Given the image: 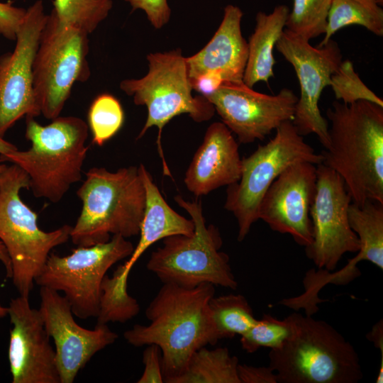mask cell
<instances>
[{"label":"cell","mask_w":383,"mask_h":383,"mask_svg":"<svg viewBox=\"0 0 383 383\" xmlns=\"http://www.w3.org/2000/svg\"><path fill=\"white\" fill-rule=\"evenodd\" d=\"M214 294L209 283L193 288L163 284L145 310L149 324H135L123 333L134 347L160 348L164 382L180 374L196 350L218 342L209 306Z\"/></svg>","instance_id":"1"},{"label":"cell","mask_w":383,"mask_h":383,"mask_svg":"<svg viewBox=\"0 0 383 383\" xmlns=\"http://www.w3.org/2000/svg\"><path fill=\"white\" fill-rule=\"evenodd\" d=\"M326 115L330 143L321 152L322 164L343 178L352 202L383 204V106L336 100Z\"/></svg>","instance_id":"2"},{"label":"cell","mask_w":383,"mask_h":383,"mask_svg":"<svg viewBox=\"0 0 383 383\" xmlns=\"http://www.w3.org/2000/svg\"><path fill=\"white\" fill-rule=\"evenodd\" d=\"M25 137L30 142L28 150H13L1 155L0 160L16 165L27 174L35 197L57 203L81 179L89 150L88 125L79 117L59 116L42 126L27 116Z\"/></svg>","instance_id":"3"},{"label":"cell","mask_w":383,"mask_h":383,"mask_svg":"<svg viewBox=\"0 0 383 383\" xmlns=\"http://www.w3.org/2000/svg\"><path fill=\"white\" fill-rule=\"evenodd\" d=\"M77 191L82 210L70 238L77 246L104 243L111 235L126 238L140 233L145 206V190L138 167L110 172L92 167Z\"/></svg>","instance_id":"4"},{"label":"cell","mask_w":383,"mask_h":383,"mask_svg":"<svg viewBox=\"0 0 383 383\" xmlns=\"http://www.w3.org/2000/svg\"><path fill=\"white\" fill-rule=\"evenodd\" d=\"M290 316L292 336L269 353L277 382L357 383L363 378L357 351L335 328L309 315Z\"/></svg>","instance_id":"5"},{"label":"cell","mask_w":383,"mask_h":383,"mask_svg":"<svg viewBox=\"0 0 383 383\" xmlns=\"http://www.w3.org/2000/svg\"><path fill=\"white\" fill-rule=\"evenodd\" d=\"M25 188L29 189L27 174L16 165L6 167L0 177V240L11 260L14 287L19 295L29 297L51 250L70 239L72 226L41 230L38 213L21 198Z\"/></svg>","instance_id":"6"},{"label":"cell","mask_w":383,"mask_h":383,"mask_svg":"<svg viewBox=\"0 0 383 383\" xmlns=\"http://www.w3.org/2000/svg\"><path fill=\"white\" fill-rule=\"evenodd\" d=\"M174 199L189 214L194 233L163 238L162 245L152 252L147 269L163 284L193 288L209 283L235 289L238 282L229 257L220 251L223 244L220 232L214 226L206 225L201 202L187 201L179 195Z\"/></svg>","instance_id":"7"},{"label":"cell","mask_w":383,"mask_h":383,"mask_svg":"<svg viewBox=\"0 0 383 383\" xmlns=\"http://www.w3.org/2000/svg\"><path fill=\"white\" fill-rule=\"evenodd\" d=\"M149 70L140 79H124L120 89L132 96L138 106L148 109L146 121L137 139L151 127L158 129L157 149L164 174L171 177L161 146L162 129L173 118L187 113L197 123L210 120L215 113L212 104L201 95L194 96L186 57L179 48L147 55Z\"/></svg>","instance_id":"8"},{"label":"cell","mask_w":383,"mask_h":383,"mask_svg":"<svg viewBox=\"0 0 383 383\" xmlns=\"http://www.w3.org/2000/svg\"><path fill=\"white\" fill-rule=\"evenodd\" d=\"M322 161L321 154L304 141L291 121L282 123L269 142L242 159L240 178L228 186L224 204L236 218L238 240H243L259 219L258 209L263 196L284 170L299 162L317 165Z\"/></svg>","instance_id":"9"},{"label":"cell","mask_w":383,"mask_h":383,"mask_svg":"<svg viewBox=\"0 0 383 383\" xmlns=\"http://www.w3.org/2000/svg\"><path fill=\"white\" fill-rule=\"evenodd\" d=\"M88 35L62 21L53 9L48 14L33 68L35 97L45 118L59 116L74 84L89 79Z\"/></svg>","instance_id":"10"},{"label":"cell","mask_w":383,"mask_h":383,"mask_svg":"<svg viewBox=\"0 0 383 383\" xmlns=\"http://www.w3.org/2000/svg\"><path fill=\"white\" fill-rule=\"evenodd\" d=\"M133 249L127 238L114 235L104 243L77 246L66 256L50 253L35 284L62 292L77 318H96L108 270L128 257Z\"/></svg>","instance_id":"11"},{"label":"cell","mask_w":383,"mask_h":383,"mask_svg":"<svg viewBox=\"0 0 383 383\" xmlns=\"http://www.w3.org/2000/svg\"><path fill=\"white\" fill-rule=\"evenodd\" d=\"M138 170L145 190L140 239L128 260L116 268L111 277L106 274L102 282L99 316L106 322L125 323L139 313L137 300L127 292V282L131 269L143 252L167 236L190 235L194 231L192 219L181 216L167 204L145 167L140 164Z\"/></svg>","instance_id":"12"},{"label":"cell","mask_w":383,"mask_h":383,"mask_svg":"<svg viewBox=\"0 0 383 383\" xmlns=\"http://www.w3.org/2000/svg\"><path fill=\"white\" fill-rule=\"evenodd\" d=\"M275 48L292 65L299 84L293 124L302 136L315 134L326 149L330 143L329 125L321 113L318 101L343 61L340 48L333 39L323 46L313 47L286 28Z\"/></svg>","instance_id":"13"},{"label":"cell","mask_w":383,"mask_h":383,"mask_svg":"<svg viewBox=\"0 0 383 383\" xmlns=\"http://www.w3.org/2000/svg\"><path fill=\"white\" fill-rule=\"evenodd\" d=\"M351 202L343 178L325 165H317L316 194L310 209L313 240L305 247V254L318 269L332 271L344 254L360 249L348 221Z\"/></svg>","instance_id":"14"},{"label":"cell","mask_w":383,"mask_h":383,"mask_svg":"<svg viewBox=\"0 0 383 383\" xmlns=\"http://www.w3.org/2000/svg\"><path fill=\"white\" fill-rule=\"evenodd\" d=\"M48 14L41 0L28 9L16 33L12 52L0 57V135L23 116L41 112L33 91V68Z\"/></svg>","instance_id":"15"},{"label":"cell","mask_w":383,"mask_h":383,"mask_svg":"<svg viewBox=\"0 0 383 383\" xmlns=\"http://www.w3.org/2000/svg\"><path fill=\"white\" fill-rule=\"evenodd\" d=\"M206 99L238 141L246 144L262 140L282 123L292 121L298 96L287 88L269 95L257 92L243 82H223Z\"/></svg>","instance_id":"16"},{"label":"cell","mask_w":383,"mask_h":383,"mask_svg":"<svg viewBox=\"0 0 383 383\" xmlns=\"http://www.w3.org/2000/svg\"><path fill=\"white\" fill-rule=\"evenodd\" d=\"M40 296L38 310L54 340L60 383H72L91 358L114 343L118 335L107 324H96L91 330L78 325L68 300L57 291L40 287Z\"/></svg>","instance_id":"17"},{"label":"cell","mask_w":383,"mask_h":383,"mask_svg":"<svg viewBox=\"0 0 383 383\" xmlns=\"http://www.w3.org/2000/svg\"><path fill=\"white\" fill-rule=\"evenodd\" d=\"M316 189V166L299 162L288 167L272 183L258 209V218L274 231L289 234L299 245L313 240L310 209Z\"/></svg>","instance_id":"18"},{"label":"cell","mask_w":383,"mask_h":383,"mask_svg":"<svg viewBox=\"0 0 383 383\" xmlns=\"http://www.w3.org/2000/svg\"><path fill=\"white\" fill-rule=\"evenodd\" d=\"M7 308L12 324L8 352L12 382L60 383L55 351L39 310L21 295Z\"/></svg>","instance_id":"19"},{"label":"cell","mask_w":383,"mask_h":383,"mask_svg":"<svg viewBox=\"0 0 383 383\" xmlns=\"http://www.w3.org/2000/svg\"><path fill=\"white\" fill-rule=\"evenodd\" d=\"M241 170L238 144L232 132L223 122H215L207 128L184 182L191 193L200 196L237 182Z\"/></svg>","instance_id":"20"},{"label":"cell","mask_w":383,"mask_h":383,"mask_svg":"<svg viewBox=\"0 0 383 383\" xmlns=\"http://www.w3.org/2000/svg\"><path fill=\"white\" fill-rule=\"evenodd\" d=\"M243 16L236 6L225 7L222 21L210 41L197 53L186 57L189 79L216 72L224 82H243L248 45L241 33Z\"/></svg>","instance_id":"21"},{"label":"cell","mask_w":383,"mask_h":383,"mask_svg":"<svg viewBox=\"0 0 383 383\" xmlns=\"http://www.w3.org/2000/svg\"><path fill=\"white\" fill-rule=\"evenodd\" d=\"M289 12L285 5L277 6L270 13L260 11L255 16L254 32L249 38L248 57L243 82L252 88L259 82L274 77L273 50L280 38Z\"/></svg>","instance_id":"22"},{"label":"cell","mask_w":383,"mask_h":383,"mask_svg":"<svg viewBox=\"0 0 383 383\" xmlns=\"http://www.w3.org/2000/svg\"><path fill=\"white\" fill-rule=\"evenodd\" d=\"M238 359L227 348L196 350L184 370L168 383H240Z\"/></svg>","instance_id":"23"},{"label":"cell","mask_w":383,"mask_h":383,"mask_svg":"<svg viewBox=\"0 0 383 383\" xmlns=\"http://www.w3.org/2000/svg\"><path fill=\"white\" fill-rule=\"evenodd\" d=\"M348 221L357 235L360 249L354 257L360 262L367 260L383 270V204L367 200L362 206L351 202Z\"/></svg>","instance_id":"24"},{"label":"cell","mask_w":383,"mask_h":383,"mask_svg":"<svg viewBox=\"0 0 383 383\" xmlns=\"http://www.w3.org/2000/svg\"><path fill=\"white\" fill-rule=\"evenodd\" d=\"M359 25L373 34L383 36V9L377 0H332L324 37L318 47L331 39L340 29Z\"/></svg>","instance_id":"25"},{"label":"cell","mask_w":383,"mask_h":383,"mask_svg":"<svg viewBox=\"0 0 383 383\" xmlns=\"http://www.w3.org/2000/svg\"><path fill=\"white\" fill-rule=\"evenodd\" d=\"M209 306L218 341L243 335L257 321L248 300L241 294L213 296Z\"/></svg>","instance_id":"26"},{"label":"cell","mask_w":383,"mask_h":383,"mask_svg":"<svg viewBox=\"0 0 383 383\" xmlns=\"http://www.w3.org/2000/svg\"><path fill=\"white\" fill-rule=\"evenodd\" d=\"M332 0H293L285 27L308 41L325 34Z\"/></svg>","instance_id":"27"},{"label":"cell","mask_w":383,"mask_h":383,"mask_svg":"<svg viewBox=\"0 0 383 383\" xmlns=\"http://www.w3.org/2000/svg\"><path fill=\"white\" fill-rule=\"evenodd\" d=\"M87 120L92 143L102 146L121 128L124 122V111L115 96L104 93L97 96L91 104Z\"/></svg>","instance_id":"28"},{"label":"cell","mask_w":383,"mask_h":383,"mask_svg":"<svg viewBox=\"0 0 383 383\" xmlns=\"http://www.w3.org/2000/svg\"><path fill=\"white\" fill-rule=\"evenodd\" d=\"M53 10L64 23L90 34L109 14L112 0H54Z\"/></svg>","instance_id":"29"},{"label":"cell","mask_w":383,"mask_h":383,"mask_svg":"<svg viewBox=\"0 0 383 383\" xmlns=\"http://www.w3.org/2000/svg\"><path fill=\"white\" fill-rule=\"evenodd\" d=\"M294 331V323L289 316L279 320L269 314L257 319L254 325L240 337L242 348L253 353L260 348H279Z\"/></svg>","instance_id":"30"},{"label":"cell","mask_w":383,"mask_h":383,"mask_svg":"<svg viewBox=\"0 0 383 383\" xmlns=\"http://www.w3.org/2000/svg\"><path fill=\"white\" fill-rule=\"evenodd\" d=\"M330 86L335 99L344 104L365 100L383 106V100L365 84L350 60L342 61L331 76Z\"/></svg>","instance_id":"31"},{"label":"cell","mask_w":383,"mask_h":383,"mask_svg":"<svg viewBox=\"0 0 383 383\" xmlns=\"http://www.w3.org/2000/svg\"><path fill=\"white\" fill-rule=\"evenodd\" d=\"M133 10L143 11L156 29H160L166 25L171 16V9L167 0H125Z\"/></svg>","instance_id":"32"},{"label":"cell","mask_w":383,"mask_h":383,"mask_svg":"<svg viewBox=\"0 0 383 383\" xmlns=\"http://www.w3.org/2000/svg\"><path fill=\"white\" fill-rule=\"evenodd\" d=\"M143 354L144 370L138 383H162L164 377L162 370V353L160 348L155 344L146 345Z\"/></svg>","instance_id":"33"},{"label":"cell","mask_w":383,"mask_h":383,"mask_svg":"<svg viewBox=\"0 0 383 383\" xmlns=\"http://www.w3.org/2000/svg\"><path fill=\"white\" fill-rule=\"evenodd\" d=\"M26 11L13 6L11 2L0 1V34L9 40H15Z\"/></svg>","instance_id":"34"},{"label":"cell","mask_w":383,"mask_h":383,"mask_svg":"<svg viewBox=\"0 0 383 383\" xmlns=\"http://www.w3.org/2000/svg\"><path fill=\"white\" fill-rule=\"evenodd\" d=\"M238 374L240 383H277V375L270 366L254 367L239 364Z\"/></svg>","instance_id":"35"},{"label":"cell","mask_w":383,"mask_h":383,"mask_svg":"<svg viewBox=\"0 0 383 383\" xmlns=\"http://www.w3.org/2000/svg\"><path fill=\"white\" fill-rule=\"evenodd\" d=\"M192 89L206 98L214 94L223 83L221 76L216 72H207L189 79Z\"/></svg>","instance_id":"36"},{"label":"cell","mask_w":383,"mask_h":383,"mask_svg":"<svg viewBox=\"0 0 383 383\" xmlns=\"http://www.w3.org/2000/svg\"><path fill=\"white\" fill-rule=\"evenodd\" d=\"M367 340L372 342L374 346L381 352V361L376 378L377 383L383 382V320H379L372 328L371 331L367 333Z\"/></svg>","instance_id":"37"},{"label":"cell","mask_w":383,"mask_h":383,"mask_svg":"<svg viewBox=\"0 0 383 383\" xmlns=\"http://www.w3.org/2000/svg\"><path fill=\"white\" fill-rule=\"evenodd\" d=\"M0 262L3 264V265L5 267L6 277L8 278H11L12 268H11V260L5 246L1 243V240H0Z\"/></svg>","instance_id":"38"},{"label":"cell","mask_w":383,"mask_h":383,"mask_svg":"<svg viewBox=\"0 0 383 383\" xmlns=\"http://www.w3.org/2000/svg\"><path fill=\"white\" fill-rule=\"evenodd\" d=\"M16 146L6 141L0 135V155L17 150Z\"/></svg>","instance_id":"39"},{"label":"cell","mask_w":383,"mask_h":383,"mask_svg":"<svg viewBox=\"0 0 383 383\" xmlns=\"http://www.w3.org/2000/svg\"><path fill=\"white\" fill-rule=\"evenodd\" d=\"M8 315V308L0 304V318H3Z\"/></svg>","instance_id":"40"},{"label":"cell","mask_w":383,"mask_h":383,"mask_svg":"<svg viewBox=\"0 0 383 383\" xmlns=\"http://www.w3.org/2000/svg\"><path fill=\"white\" fill-rule=\"evenodd\" d=\"M1 161L0 160V177L2 174V173L4 172V171L5 170L6 167H7L6 165H4V164H1Z\"/></svg>","instance_id":"41"},{"label":"cell","mask_w":383,"mask_h":383,"mask_svg":"<svg viewBox=\"0 0 383 383\" xmlns=\"http://www.w3.org/2000/svg\"><path fill=\"white\" fill-rule=\"evenodd\" d=\"M377 4L379 5V6H382L383 4V0H377Z\"/></svg>","instance_id":"42"}]
</instances>
